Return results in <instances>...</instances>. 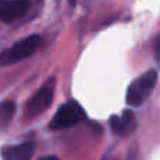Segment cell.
<instances>
[{
    "label": "cell",
    "instance_id": "cell-2",
    "mask_svg": "<svg viewBox=\"0 0 160 160\" xmlns=\"http://www.w3.org/2000/svg\"><path fill=\"white\" fill-rule=\"evenodd\" d=\"M41 42L42 38L39 35H37V34L25 37L24 39L16 42L11 48H8L7 51L0 53V65L2 66H8V65L17 63V62L28 58L38 49Z\"/></svg>",
    "mask_w": 160,
    "mask_h": 160
},
{
    "label": "cell",
    "instance_id": "cell-6",
    "mask_svg": "<svg viewBox=\"0 0 160 160\" xmlns=\"http://www.w3.org/2000/svg\"><path fill=\"white\" fill-rule=\"evenodd\" d=\"M111 129L118 136H128L136 128V118L132 111L125 110L121 115H112L110 118Z\"/></svg>",
    "mask_w": 160,
    "mask_h": 160
},
{
    "label": "cell",
    "instance_id": "cell-7",
    "mask_svg": "<svg viewBox=\"0 0 160 160\" xmlns=\"http://www.w3.org/2000/svg\"><path fill=\"white\" fill-rule=\"evenodd\" d=\"M34 143L32 142H24L20 145H11V146L2 148L3 160H31L34 155Z\"/></svg>",
    "mask_w": 160,
    "mask_h": 160
},
{
    "label": "cell",
    "instance_id": "cell-3",
    "mask_svg": "<svg viewBox=\"0 0 160 160\" xmlns=\"http://www.w3.org/2000/svg\"><path fill=\"white\" fill-rule=\"evenodd\" d=\"M55 96V79H49L30 100L25 105L24 118L34 119L49 108Z\"/></svg>",
    "mask_w": 160,
    "mask_h": 160
},
{
    "label": "cell",
    "instance_id": "cell-4",
    "mask_svg": "<svg viewBox=\"0 0 160 160\" xmlns=\"http://www.w3.org/2000/svg\"><path fill=\"white\" fill-rule=\"evenodd\" d=\"M86 111L78 101H68L59 107L52 121L49 122V129H65V128L78 125L86 119Z\"/></svg>",
    "mask_w": 160,
    "mask_h": 160
},
{
    "label": "cell",
    "instance_id": "cell-8",
    "mask_svg": "<svg viewBox=\"0 0 160 160\" xmlns=\"http://www.w3.org/2000/svg\"><path fill=\"white\" fill-rule=\"evenodd\" d=\"M16 111V102L7 100L0 104V127H6L8 122L11 121Z\"/></svg>",
    "mask_w": 160,
    "mask_h": 160
},
{
    "label": "cell",
    "instance_id": "cell-1",
    "mask_svg": "<svg viewBox=\"0 0 160 160\" xmlns=\"http://www.w3.org/2000/svg\"><path fill=\"white\" fill-rule=\"evenodd\" d=\"M158 78L159 76L156 70H148L141 78L133 80L127 90V104L131 107H139L143 104L155 88Z\"/></svg>",
    "mask_w": 160,
    "mask_h": 160
},
{
    "label": "cell",
    "instance_id": "cell-9",
    "mask_svg": "<svg viewBox=\"0 0 160 160\" xmlns=\"http://www.w3.org/2000/svg\"><path fill=\"white\" fill-rule=\"evenodd\" d=\"M155 56L160 62V35H159V38L156 39V44H155Z\"/></svg>",
    "mask_w": 160,
    "mask_h": 160
},
{
    "label": "cell",
    "instance_id": "cell-10",
    "mask_svg": "<svg viewBox=\"0 0 160 160\" xmlns=\"http://www.w3.org/2000/svg\"><path fill=\"white\" fill-rule=\"evenodd\" d=\"M38 160H59L56 156H52V155H49V156H44V158H41V159H38Z\"/></svg>",
    "mask_w": 160,
    "mask_h": 160
},
{
    "label": "cell",
    "instance_id": "cell-11",
    "mask_svg": "<svg viewBox=\"0 0 160 160\" xmlns=\"http://www.w3.org/2000/svg\"><path fill=\"white\" fill-rule=\"evenodd\" d=\"M72 2H73V3H75V2H76V0H72Z\"/></svg>",
    "mask_w": 160,
    "mask_h": 160
},
{
    "label": "cell",
    "instance_id": "cell-5",
    "mask_svg": "<svg viewBox=\"0 0 160 160\" xmlns=\"http://www.w3.org/2000/svg\"><path fill=\"white\" fill-rule=\"evenodd\" d=\"M30 8L28 0H2L0 2V20L11 22L24 16Z\"/></svg>",
    "mask_w": 160,
    "mask_h": 160
}]
</instances>
